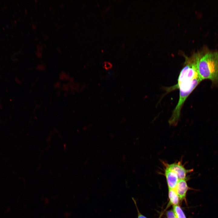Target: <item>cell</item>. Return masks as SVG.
I'll return each instance as SVG.
<instances>
[{
    "instance_id": "cell-5",
    "label": "cell",
    "mask_w": 218,
    "mask_h": 218,
    "mask_svg": "<svg viewBox=\"0 0 218 218\" xmlns=\"http://www.w3.org/2000/svg\"><path fill=\"white\" fill-rule=\"evenodd\" d=\"M189 189L186 180H179L174 190L180 200H182L185 199Z\"/></svg>"
},
{
    "instance_id": "cell-4",
    "label": "cell",
    "mask_w": 218,
    "mask_h": 218,
    "mask_svg": "<svg viewBox=\"0 0 218 218\" xmlns=\"http://www.w3.org/2000/svg\"><path fill=\"white\" fill-rule=\"evenodd\" d=\"M168 189H174L179 180L176 173L166 167L164 170Z\"/></svg>"
},
{
    "instance_id": "cell-2",
    "label": "cell",
    "mask_w": 218,
    "mask_h": 218,
    "mask_svg": "<svg viewBox=\"0 0 218 218\" xmlns=\"http://www.w3.org/2000/svg\"><path fill=\"white\" fill-rule=\"evenodd\" d=\"M201 81V80L199 78L192 80L184 81L178 85H175L166 89L167 92L178 89L179 90V101L169 120L171 123L173 124L178 123L181 110L185 101Z\"/></svg>"
},
{
    "instance_id": "cell-9",
    "label": "cell",
    "mask_w": 218,
    "mask_h": 218,
    "mask_svg": "<svg viewBox=\"0 0 218 218\" xmlns=\"http://www.w3.org/2000/svg\"><path fill=\"white\" fill-rule=\"evenodd\" d=\"M132 199L134 201V204L136 206L137 210V218H147L144 215L142 214L139 211V209L137 206V203L135 200H134V198H132Z\"/></svg>"
},
{
    "instance_id": "cell-1",
    "label": "cell",
    "mask_w": 218,
    "mask_h": 218,
    "mask_svg": "<svg viewBox=\"0 0 218 218\" xmlns=\"http://www.w3.org/2000/svg\"><path fill=\"white\" fill-rule=\"evenodd\" d=\"M197 69L202 81L208 79L213 83H218V51L200 52Z\"/></svg>"
},
{
    "instance_id": "cell-13",
    "label": "cell",
    "mask_w": 218,
    "mask_h": 218,
    "mask_svg": "<svg viewBox=\"0 0 218 218\" xmlns=\"http://www.w3.org/2000/svg\"><path fill=\"white\" fill-rule=\"evenodd\" d=\"M58 197V196L56 195L53 196L51 197V198L52 199L55 200Z\"/></svg>"
},
{
    "instance_id": "cell-8",
    "label": "cell",
    "mask_w": 218,
    "mask_h": 218,
    "mask_svg": "<svg viewBox=\"0 0 218 218\" xmlns=\"http://www.w3.org/2000/svg\"><path fill=\"white\" fill-rule=\"evenodd\" d=\"M166 216L167 218H177L173 209L167 211Z\"/></svg>"
},
{
    "instance_id": "cell-11",
    "label": "cell",
    "mask_w": 218,
    "mask_h": 218,
    "mask_svg": "<svg viewBox=\"0 0 218 218\" xmlns=\"http://www.w3.org/2000/svg\"><path fill=\"white\" fill-rule=\"evenodd\" d=\"M71 215V213L69 211H67L65 212L64 214V218H69Z\"/></svg>"
},
{
    "instance_id": "cell-12",
    "label": "cell",
    "mask_w": 218,
    "mask_h": 218,
    "mask_svg": "<svg viewBox=\"0 0 218 218\" xmlns=\"http://www.w3.org/2000/svg\"><path fill=\"white\" fill-rule=\"evenodd\" d=\"M43 201L45 205H47L50 203V200L48 198L45 197H44Z\"/></svg>"
},
{
    "instance_id": "cell-7",
    "label": "cell",
    "mask_w": 218,
    "mask_h": 218,
    "mask_svg": "<svg viewBox=\"0 0 218 218\" xmlns=\"http://www.w3.org/2000/svg\"><path fill=\"white\" fill-rule=\"evenodd\" d=\"M177 218H186L183 210L179 205L173 206V209Z\"/></svg>"
},
{
    "instance_id": "cell-3",
    "label": "cell",
    "mask_w": 218,
    "mask_h": 218,
    "mask_svg": "<svg viewBox=\"0 0 218 218\" xmlns=\"http://www.w3.org/2000/svg\"><path fill=\"white\" fill-rule=\"evenodd\" d=\"M166 167L175 173L179 180H186L187 174L193 171V169H187L182 164L181 160L171 164H165Z\"/></svg>"
},
{
    "instance_id": "cell-14",
    "label": "cell",
    "mask_w": 218,
    "mask_h": 218,
    "mask_svg": "<svg viewBox=\"0 0 218 218\" xmlns=\"http://www.w3.org/2000/svg\"></svg>"
},
{
    "instance_id": "cell-10",
    "label": "cell",
    "mask_w": 218,
    "mask_h": 218,
    "mask_svg": "<svg viewBox=\"0 0 218 218\" xmlns=\"http://www.w3.org/2000/svg\"><path fill=\"white\" fill-rule=\"evenodd\" d=\"M112 67L111 64L109 62H106L104 64V67L107 70L110 69Z\"/></svg>"
},
{
    "instance_id": "cell-6",
    "label": "cell",
    "mask_w": 218,
    "mask_h": 218,
    "mask_svg": "<svg viewBox=\"0 0 218 218\" xmlns=\"http://www.w3.org/2000/svg\"><path fill=\"white\" fill-rule=\"evenodd\" d=\"M169 204L173 206L179 205L180 199L174 189H168Z\"/></svg>"
}]
</instances>
